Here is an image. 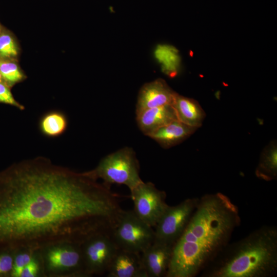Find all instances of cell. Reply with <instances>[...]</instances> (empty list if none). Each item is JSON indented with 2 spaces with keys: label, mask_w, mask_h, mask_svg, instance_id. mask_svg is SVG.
<instances>
[{
  "label": "cell",
  "mask_w": 277,
  "mask_h": 277,
  "mask_svg": "<svg viewBox=\"0 0 277 277\" xmlns=\"http://www.w3.org/2000/svg\"><path fill=\"white\" fill-rule=\"evenodd\" d=\"M204 277H271L277 272V228L263 226L228 243L203 269Z\"/></svg>",
  "instance_id": "cell-3"
},
{
  "label": "cell",
  "mask_w": 277,
  "mask_h": 277,
  "mask_svg": "<svg viewBox=\"0 0 277 277\" xmlns=\"http://www.w3.org/2000/svg\"><path fill=\"white\" fill-rule=\"evenodd\" d=\"M68 119L63 112L53 110L44 113L38 122L41 133L46 137L55 138L63 135L68 127Z\"/></svg>",
  "instance_id": "cell-16"
},
{
  "label": "cell",
  "mask_w": 277,
  "mask_h": 277,
  "mask_svg": "<svg viewBox=\"0 0 277 277\" xmlns=\"http://www.w3.org/2000/svg\"><path fill=\"white\" fill-rule=\"evenodd\" d=\"M197 128L187 125L178 120L161 127L148 136L164 148L174 146L191 136Z\"/></svg>",
  "instance_id": "cell-14"
},
{
  "label": "cell",
  "mask_w": 277,
  "mask_h": 277,
  "mask_svg": "<svg viewBox=\"0 0 277 277\" xmlns=\"http://www.w3.org/2000/svg\"><path fill=\"white\" fill-rule=\"evenodd\" d=\"M18 54L17 45L12 36L6 32L0 34V59L11 60Z\"/></svg>",
  "instance_id": "cell-21"
},
{
  "label": "cell",
  "mask_w": 277,
  "mask_h": 277,
  "mask_svg": "<svg viewBox=\"0 0 277 277\" xmlns=\"http://www.w3.org/2000/svg\"><path fill=\"white\" fill-rule=\"evenodd\" d=\"M239 208L221 192L199 198L185 231L173 246L166 277H194L229 243L240 224Z\"/></svg>",
  "instance_id": "cell-2"
},
{
  "label": "cell",
  "mask_w": 277,
  "mask_h": 277,
  "mask_svg": "<svg viewBox=\"0 0 277 277\" xmlns=\"http://www.w3.org/2000/svg\"><path fill=\"white\" fill-rule=\"evenodd\" d=\"M173 245L154 241L141 253L147 277H166Z\"/></svg>",
  "instance_id": "cell-11"
},
{
  "label": "cell",
  "mask_w": 277,
  "mask_h": 277,
  "mask_svg": "<svg viewBox=\"0 0 277 277\" xmlns=\"http://www.w3.org/2000/svg\"><path fill=\"white\" fill-rule=\"evenodd\" d=\"M2 32V29H1V27L0 26V34Z\"/></svg>",
  "instance_id": "cell-26"
},
{
  "label": "cell",
  "mask_w": 277,
  "mask_h": 277,
  "mask_svg": "<svg viewBox=\"0 0 277 277\" xmlns=\"http://www.w3.org/2000/svg\"><path fill=\"white\" fill-rule=\"evenodd\" d=\"M172 106L178 120L197 128L202 126L206 113L197 101L177 93Z\"/></svg>",
  "instance_id": "cell-15"
},
{
  "label": "cell",
  "mask_w": 277,
  "mask_h": 277,
  "mask_svg": "<svg viewBox=\"0 0 277 277\" xmlns=\"http://www.w3.org/2000/svg\"><path fill=\"white\" fill-rule=\"evenodd\" d=\"M0 73L3 82L9 87L22 82L25 77L18 65L11 60L0 59Z\"/></svg>",
  "instance_id": "cell-19"
},
{
  "label": "cell",
  "mask_w": 277,
  "mask_h": 277,
  "mask_svg": "<svg viewBox=\"0 0 277 277\" xmlns=\"http://www.w3.org/2000/svg\"><path fill=\"white\" fill-rule=\"evenodd\" d=\"M0 103L14 106L20 110H24V105L18 102L13 96L10 87L4 82L0 83Z\"/></svg>",
  "instance_id": "cell-24"
},
{
  "label": "cell",
  "mask_w": 277,
  "mask_h": 277,
  "mask_svg": "<svg viewBox=\"0 0 277 277\" xmlns=\"http://www.w3.org/2000/svg\"><path fill=\"white\" fill-rule=\"evenodd\" d=\"M1 82H3V78H2V75L1 74V73H0V83Z\"/></svg>",
  "instance_id": "cell-25"
},
{
  "label": "cell",
  "mask_w": 277,
  "mask_h": 277,
  "mask_svg": "<svg viewBox=\"0 0 277 277\" xmlns=\"http://www.w3.org/2000/svg\"><path fill=\"white\" fill-rule=\"evenodd\" d=\"M177 93L162 78L146 83L138 92L136 115L148 109L172 105Z\"/></svg>",
  "instance_id": "cell-10"
},
{
  "label": "cell",
  "mask_w": 277,
  "mask_h": 277,
  "mask_svg": "<svg viewBox=\"0 0 277 277\" xmlns=\"http://www.w3.org/2000/svg\"><path fill=\"white\" fill-rule=\"evenodd\" d=\"M111 235L118 249L138 253L150 246L155 238L154 228L133 210L121 211Z\"/></svg>",
  "instance_id": "cell-6"
},
{
  "label": "cell",
  "mask_w": 277,
  "mask_h": 277,
  "mask_svg": "<svg viewBox=\"0 0 277 277\" xmlns=\"http://www.w3.org/2000/svg\"><path fill=\"white\" fill-rule=\"evenodd\" d=\"M36 251L29 249H21L14 251L11 277H21L23 268L32 260Z\"/></svg>",
  "instance_id": "cell-20"
},
{
  "label": "cell",
  "mask_w": 277,
  "mask_h": 277,
  "mask_svg": "<svg viewBox=\"0 0 277 277\" xmlns=\"http://www.w3.org/2000/svg\"><path fill=\"white\" fill-rule=\"evenodd\" d=\"M255 174L256 176L266 181H270L277 177V144L274 140L263 150Z\"/></svg>",
  "instance_id": "cell-18"
},
{
  "label": "cell",
  "mask_w": 277,
  "mask_h": 277,
  "mask_svg": "<svg viewBox=\"0 0 277 277\" xmlns=\"http://www.w3.org/2000/svg\"><path fill=\"white\" fill-rule=\"evenodd\" d=\"M14 251L0 249V276H11Z\"/></svg>",
  "instance_id": "cell-23"
},
{
  "label": "cell",
  "mask_w": 277,
  "mask_h": 277,
  "mask_svg": "<svg viewBox=\"0 0 277 277\" xmlns=\"http://www.w3.org/2000/svg\"><path fill=\"white\" fill-rule=\"evenodd\" d=\"M44 277H87L81 244L60 243L39 250Z\"/></svg>",
  "instance_id": "cell-5"
},
{
  "label": "cell",
  "mask_w": 277,
  "mask_h": 277,
  "mask_svg": "<svg viewBox=\"0 0 277 277\" xmlns=\"http://www.w3.org/2000/svg\"><path fill=\"white\" fill-rule=\"evenodd\" d=\"M91 171L105 184L124 185L130 191L143 182L140 176L138 161L130 147H125L108 154Z\"/></svg>",
  "instance_id": "cell-4"
},
{
  "label": "cell",
  "mask_w": 277,
  "mask_h": 277,
  "mask_svg": "<svg viewBox=\"0 0 277 277\" xmlns=\"http://www.w3.org/2000/svg\"><path fill=\"white\" fill-rule=\"evenodd\" d=\"M177 120L172 105H165L144 110L136 115L138 127L149 136L161 127Z\"/></svg>",
  "instance_id": "cell-13"
},
{
  "label": "cell",
  "mask_w": 277,
  "mask_h": 277,
  "mask_svg": "<svg viewBox=\"0 0 277 277\" xmlns=\"http://www.w3.org/2000/svg\"><path fill=\"white\" fill-rule=\"evenodd\" d=\"M97 180L41 156L1 171L0 249L37 251L111 232L123 209Z\"/></svg>",
  "instance_id": "cell-1"
},
{
  "label": "cell",
  "mask_w": 277,
  "mask_h": 277,
  "mask_svg": "<svg viewBox=\"0 0 277 277\" xmlns=\"http://www.w3.org/2000/svg\"><path fill=\"white\" fill-rule=\"evenodd\" d=\"M108 277H147L141 253L118 249L106 272Z\"/></svg>",
  "instance_id": "cell-12"
},
{
  "label": "cell",
  "mask_w": 277,
  "mask_h": 277,
  "mask_svg": "<svg viewBox=\"0 0 277 277\" xmlns=\"http://www.w3.org/2000/svg\"><path fill=\"white\" fill-rule=\"evenodd\" d=\"M199 200L187 198L175 206L169 205L154 227V241L174 246L189 224Z\"/></svg>",
  "instance_id": "cell-7"
},
{
  "label": "cell",
  "mask_w": 277,
  "mask_h": 277,
  "mask_svg": "<svg viewBox=\"0 0 277 277\" xmlns=\"http://www.w3.org/2000/svg\"><path fill=\"white\" fill-rule=\"evenodd\" d=\"M85 271L87 277L102 275L108 267L118 248L110 232H100L81 244Z\"/></svg>",
  "instance_id": "cell-8"
},
{
  "label": "cell",
  "mask_w": 277,
  "mask_h": 277,
  "mask_svg": "<svg viewBox=\"0 0 277 277\" xmlns=\"http://www.w3.org/2000/svg\"><path fill=\"white\" fill-rule=\"evenodd\" d=\"M133 211L143 221L154 228L169 206L166 194L151 182L138 184L130 191Z\"/></svg>",
  "instance_id": "cell-9"
},
{
  "label": "cell",
  "mask_w": 277,
  "mask_h": 277,
  "mask_svg": "<svg viewBox=\"0 0 277 277\" xmlns=\"http://www.w3.org/2000/svg\"><path fill=\"white\" fill-rule=\"evenodd\" d=\"M154 55L164 74L170 77L177 75L181 60L176 48L167 44L158 45L154 50Z\"/></svg>",
  "instance_id": "cell-17"
},
{
  "label": "cell",
  "mask_w": 277,
  "mask_h": 277,
  "mask_svg": "<svg viewBox=\"0 0 277 277\" xmlns=\"http://www.w3.org/2000/svg\"><path fill=\"white\" fill-rule=\"evenodd\" d=\"M21 277H44L39 250L23 268Z\"/></svg>",
  "instance_id": "cell-22"
}]
</instances>
